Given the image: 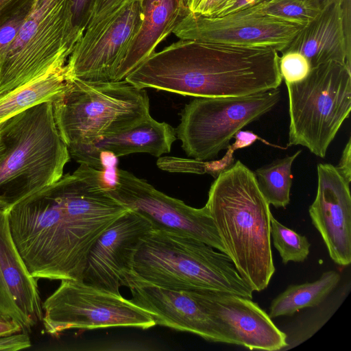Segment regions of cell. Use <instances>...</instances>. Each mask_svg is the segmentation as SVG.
Wrapping results in <instances>:
<instances>
[{
	"label": "cell",
	"mask_w": 351,
	"mask_h": 351,
	"mask_svg": "<svg viewBox=\"0 0 351 351\" xmlns=\"http://www.w3.org/2000/svg\"><path fill=\"white\" fill-rule=\"evenodd\" d=\"M108 188L102 170L82 163L6 207L13 240L34 278L82 280L95 241L130 210Z\"/></svg>",
	"instance_id": "cell-1"
},
{
	"label": "cell",
	"mask_w": 351,
	"mask_h": 351,
	"mask_svg": "<svg viewBox=\"0 0 351 351\" xmlns=\"http://www.w3.org/2000/svg\"><path fill=\"white\" fill-rule=\"evenodd\" d=\"M279 57L271 47L180 39L154 53L125 80L194 97L249 95L280 86Z\"/></svg>",
	"instance_id": "cell-2"
},
{
	"label": "cell",
	"mask_w": 351,
	"mask_h": 351,
	"mask_svg": "<svg viewBox=\"0 0 351 351\" xmlns=\"http://www.w3.org/2000/svg\"><path fill=\"white\" fill-rule=\"evenodd\" d=\"M205 206L240 276L253 291L265 289L275 272L272 215L255 173L239 160L222 169L210 187Z\"/></svg>",
	"instance_id": "cell-3"
},
{
	"label": "cell",
	"mask_w": 351,
	"mask_h": 351,
	"mask_svg": "<svg viewBox=\"0 0 351 351\" xmlns=\"http://www.w3.org/2000/svg\"><path fill=\"white\" fill-rule=\"evenodd\" d=\"M191 237L152 230L135 251L128 281L175 291H210L252 299L253 290L225 253Z\"/></svg>",
	"instance_id": "cell-4"
},
{
	"label": "cell",
	"mask_w": 351,
	"mask_h": 351,
	"mask_svg": "<svg viewBox=\"0 0 351 351\" xmlns=\"http://www.w3.org/2000/svg\"><path fill=\"white\" fill-rule=\"evenodd\" d=\"M70 156L51 101L6 120L0 125V207L59 180Z\"/></svg>",
	"instance_id": "cell-5"
},
{
	"label": "cell",
	"mask_w": 351,
	"mask_h": 351,
	"mask_svg": "<svg viewBox=\"0 0 351 351\" xmlns=\"http://www.w3.org/2000/svg\"><path fill=\"white\" fill-rule=\"evenodd\" d=\"M66 82L64 91L52 104L58 130L69 152L132 128L151 117L145 89L125 80Z\"/></svg>",
	"instance_id": "cell-6"
},
{
	"label": "cell",
	"mask_w": 351,
	"mask_h": 351,
	"mask_svg": "<svg viewBox=\"0 0 351 351\" xmlns=\"http://www.w3.org/2000/svg\"><path fill=\"white\" fill-rule=\"evenodd\" d=\"M289 97L288 146L300 145L326 156L351 110V65L328 61L311 67L301 82L286 84Z\"/></svg>",
	"instance_id": "cell-7"
},
{
	"label": "cell",
	"mask_w": 351,
	"mask_h": 351,
	"mask_svg": "<svg viewBox=\"0 0 351 351\" xmlns=\"http://www.w3.org/2000/svg\"><path fill=\"white\" fill-rule=\"evenodd\" d=\"M80 39L71 0H36L0 62V95L66 64Z\"/></svg>",
	"instance_id": "cell-8"
},
{
	"label": "cell",
	"mask_w": 351,
	"mask_h": 351,
	"mask_svg": "<svg viewBox=\"0 0 351 351\" xmlns=\"http://www.w3.org/2000/svg\"><path fill=\"white\" fill-rule=\"evenodd\" d=\"M280 99L278 88L239 97H195L180 113L176 136L190 158L213 159L230 147L239 131L270 111Z\"/></svg>",
	"instance_id": "cell-9"
},
{
	"label": "cell",
	"mask_w": 351,
	"mask_h": 351,
	"mask_svg": "<svg viewBox=\"0 0 351 351\" xmlns=\"http://www.w3.org/2000/svg\"><path fill=\"white\" fill-rule=\"evenodd\" d=\"M42 307L45 330L52 336L72 328L148 329L156 325L153 317L131 300L82 280H61Z\"/></svg>",
	"instance_id": "cell-10"
},
{
	"label": "cell",
	"mask_w": 351,
	"mask_h": 351,
	"mask_svg": "<svg viewBox=\"0 0 351 351\" xmlns=\"http://www.w3.org/2000/svg\"><path fill=\"white\" fill-rule=\"evenodd\" d=\"M108 190L116 199L145 218L153 230L191 237L226 254L206 206H190L123 169H117L114 183L108 185Z\"/></svg>",
	"instance_id": "cell-11"
},
{
	"label": "cell",
	"mask_w": 351,
	"mask_h": 351,
	"mask_svg": "<svg viewBox=\"0 0 351 351\" xmlns=\"http://www.w3.org/2000/svg\"><path fill=\"white\" fill-rule=\"evenodd\" d=\"M302 27L265 15L232 12L205 16L189 12L173 33L182 40L271 47L281 52Z\"/></svg>",
	"instance_id": "cell-12"
},
{
	"label": "cell",
	"mask_w": 351,
	"mask_h": 351,
	"mask_svg": "<svg viewBox=\"0 0 351 351\" xmlns=\"http://www.w3.org/2000/svg\"><path fill=\"white\" fill-rule=\"evenodd\" d=\"M142 17L141 0H128L97 34L77 43L65 64L66 80L114 81Z\"/></svg>",
	"instance_id": "cell-13"
},
{
	"label": "cell",
	"mask_w": 351,
	"mask_h": 351,
	"mask_svg": "<svg viewBox=\"0 0 351 351\" xmlns=\"http://www.w3.org/2000/svg\"><path fill=\"white\" fill-rule=\"evenodd\" d=\"M152 230L151 223L133 210L121 216L91 247L82 281L119 294L125 277L131 270L135 251Z\"/></svg>",
	"instance_id": "cell-14"
},
{
	"label": "cell",
	"mask_w": 351,
	"mask_h": 351,
	"mask_svg": "<svg viewBox=\"0 0 351 351\" xmlns=\"http://www.w3.org/2000/svg\"><path fill=\"white\" fill-rule=\"evenodd\" d=\"M189 292L220 325L231 344L268 351L281 350L288 345L286 334L251 299L217 291Z\"/></svg>",
	"instance_id": "cell-15"
},
{
	"label": "cell",
	"mask_w": 351,
	"mask_h": 351,
	"mask_svg": "<svg viewBox=\"0 0 351 351\" xmlns=\"http://www.w3.org/2000/svg\"><path fill=\"white\" fill-rule=\"evenodd\" d=\"M317 188L309 206L311 221L322 236L331 259L341 266L351 263L350 183L328 163L317 167Z\"/></svg>",
	"instance_id": "cell-16"
},
{
	"label": "cell",
	"mask_w": 351,
	"mask_h": 351,
	"mask_svg": "<svg viewBox=\"0 0 351 351\" xmlns=\"http://www.w3.org/2000/svg\"><path fill=\"white\" fill-rule=\"evenodd\" d=\"M124 286L131 291L130 300L146 310L156 325L191 332L209 341L230 344L223 328L189 291L134 281L126 282Z\"/></svg>",
	"instance_id": "cell-17"
},
{
	"label": "cell",
	"mask_w": 351,
	"mask_h": 351,
	"mask_svg": "<svg viewBox=\"0 0 351 351\" xmlns=\"http://www.w3.org/2000/svg\"><path fill=\"white\" fill-rule=\"evenodd\" d=\"M0 315L14 320L25 333L43 317L37 278L14 243L4 207H0Z\"/></svg>",
	"instance_id": "cell-18"
},
{
	"label": "cell",
	"mask_w": 351,
	"mask_h": 351,
	"mask_svg": "<svg viewBox=\"0 0 351 351\" xmlns=\"http://www.w3.org/2000/svg\"><path fill=\"white\" fill-rule=\"evenodd\" d=\"M176 140V131L171 125L152 117L138 125L102 137L92 143L69 152L80 164L101 169V154L110 153L120 157L133 153H147L156 157L169 153Z\"/></svg>",
	"instance_id": "cell-19"
},
{
	"label": "cell",
	"mask_w": 351,
	"mask_h": 351,
	"mask_svg": "<svg viewBox=\"0 0 351 351\" xmlns=\"http://www.w3.org/2000/svg\"><path fill=\"white\" fill-rule=\"evenodd\" d=\"M286 51L302 53L311 67L332 60L351 65V37L346 31L341 2L322 9L280 53Z\"/></svg>",
	"instance_id": "cell-20"
},
{
	"label": "cell",
	"mask_w": 351,
	"mask_h": 351,
	"mask_svg": "<svg viewBox=\"0 0 351 351\" xmlns=\"http://www.w3.org/2000/svg\"><path fill=\"white\" fill-rule=\"evenodd\" d=\"M142 22L114 81L125 78L155 53L190 12L184 0H141Z\"/></svg>",
	"instance_id": "cell-21"
},
{
	"label": "cell",
	"mask_w": 351,
	"mask_h": 351,
	"mask_svg": "<svg viewBox=\"0 0 351 351\" xmlns=\"http://www.w3.org/2000/svg\"><path fill=\"white\" fill-rule=\"evenodd\" d=\"M65 64L0 95V125L8 119L37 104L53 102L67 86Z\"/></svg>",
	"instance_id": "cell-22"
},
{
	"label": "cell",
	"mask_w": 351,
	"mask_h": 351,
	"mask_svg": "<svg viewBox=\"0 0 351 351\" xmlns=\"http://www.w3.org/2000/svg\"><path fill=\"white\" fill-rule=\"evenodd\" d=\"M340 278L338 272L327 271L313 282L289 286L272 300L269 316H291L301 309L318 306L337 286Z\"/></svg>",
	"instance_id": "cell-23"
},
{
	"label": "cell",
	"mask_w": 351,
	"mask_h": 351,
	"mask_svg": "<svg viewBox=\"0 0 351 351\" xmlns=\"http://www.w3.org/2000/svg\"><path fill=\"white\" fill-rule=\"evenodd\" d=\"M299 149L291 156L277 159L255 171L258 188L269 203L276 208H285L290 202L292 165L301 154Z\"/></svg>",
	"instance_id": "cell-24"
},
{
	"label": "cell",
	"mask_w": 351,
	"mask_h": 351,
	"mask_svg": "<svg viewBox=\"0 0 351 351\" xmlns=\"http://www.w3.org/2000/svg\"><path fill=\"white\" fill-rule=\"evenodd\" d=\"M321 10L315 0H260L234 12L265 15L305 26Z\"/></svg>",
	"instance_id": "cell-25"
},
{
	"label": "cell",
	"mask_w": 351,
	"mask_h": 351,
	"mask_svg": "<svg viewBox=\"0 0 351 351\" xmlns=\"http://www.w3.org/2000/svg\"><path fill=\"white\" fill-rule=\"evenodd\" d=\"M270 235L283 264L286 265L289 261L300 263L307 258L311 246L307 238L285 226L272 215Z\"/></svg>",
	"instance_id": "cell-26"
},
{
	"label": "cell",
	"mask_w": 351,
	"mask_h": 351,
	"mask_svg": "<svg viewBox=\"0 0 351 351\" xmlns=\"http://www.w3.org/2000/svg\"><path fill=\"white\" fill-rule=\"evenodd\" d=\"M128 0H97L90 22L78 42H85L97 34Z\"/></svg>",
	"instance_id": "cell-27"
},
{
	"label": "cell",
	"mask_w": 351,
	"mask_h": 351,
	"mask_svg": "<svg viewBox=\"0 0 351 351\" xmlns=\"http://www.w3.org/2000/svg\"><path fill=\"white\" fill-rule=\"evenodd\" d=\"M311 66L307 58L297 51H286L279 57V71L285 84H294L304 80Z\"/></svg>",
	"instance_id": "cell-28"
},
{
	"label": "cell",
	"mask_w": 351,
	"mask_h": 351,
	"mask_svg": "<svg viewBox=\"0 0 351 351\" xmlns=\"http://www.w3.org/2000/svg\"><path fill=\"white\" fill-rule=\"evenodd\" d=\"M159 168L169 171H180L196 174L209 172V163L193 158L160 157L157 161Z\"/></svg>",
	"instance_id": "cell-29"
},
{
	"label": "cell",
	"mask_w": 351,
	"mask_h": 351,
	"mask_svg": "<svg viewBox=\"0 0 351 351\" xmlns=\"http://www.w3.org/2000/svg\"><path fill=\"white\" fill-rule=\"evenodd\" d=\"M97 0H71L73 24L81 38L90 22Z\"/></svg>",
	"instance_id": "cell-30"
},
{
	"label": "cell",
	"mask_w": 351,
	"mask_h": 351,
	"mask_svg": "<svg viewBox=\"0 0 351 351\" xmlns=\"http://www.w3.org/2000/svg\"><path fill=\"white\" fill-rule=\"evenodd\" d=\"M36 0H0V26L22 11L32 7Z\"/></svg>",
	"instance_id": "cell-31"
},
{
	"label": "cell",
	"mask_w": 351,
	"mask_h": 351,
	"mask_svg": "<svg viewBox=\"0 0 351 351\" xmlns=\"http://www.w3.org/2000/svg\"><path fill=\"white\" fill-rule=\"evenodd\" d=\"M235 0H202L194 11L205 16H220L234 3Z\"/></svg>",
	"instance_id": "cell-32"
},
{
	"label": "cell",
	"mask_w": 351,
	"mask_h": 351,
	"mask_svg": "<svg viewBox=\"0 0 351 351\" xmlns=\"http://www.w3.org/2000/svg\"><path fill=\"white\" fill-rule=\"evenodd\" d=\"M27 333H14L0 337V350L16 351L31 347Z\"/></svg>",
	"instance_id": "cell-33"
},
{
	"label": "cell",
	"mask_w": 351,
	"mask_h": 351,
	"mask_svg": "<svg viewBox=\"0 0 351 351\" xmlns=\"http://www.w3.org/2000/svg\"><path fill=\"white\" fill-rule=\"evenodd\" d=\"M340 175L348 182H351V139L349 138L342 152L339 164L335 167Z\"/></svg>",
	"instance_id": "cell-34"
},
{
	"label": "cell",
	"mask_w": 351,
	"mask_h": 351,
	"mask_svg": "<svg viewBox=\"0 0 351 351\" xmlns=\"http://www.w3.org/2000/svg\"><path fill=\"white\" fill-rule=\"evenodd\" d=\"M234 138L236 139L233 145L234 149L250 146L259 138L258 136L251 132L241 130L239 131Z\"/></svg>",
	"instance_id": "cell-35"
},
{
	"label": "cell",
	"mask_w": 351,
	"mask_h": 351,
	"mask_svg": "<svg viewBox=\"0 0 351 351\" xmlns=\"http://www.w3.org/2000/svg\"><path fill=\"white\" fill-rule=\"evenodd\" d=\"M22 331L21 326L14 320L0 315V337Z\"/></svg>",
	"instance_id": "cell-36"
},
{
	"label": "cell",
	"mask_w": 351,
	"mask_h": 351,
	"mask_svg": "<svg viewBox=\"0 0 351 351\" xmlns=\"http://www.w3.org/2000/svg\"><path fill=\"white\" fill-rule=\"evenodd\" d=\"M186 5L191 12H194L202 0H184Z\"/></svg>",
	"instance_id": "cell-37"
},
{
	"label": "cell",
	"mask_w": 351,
	"mask_h": 351,
	"mask_svg": "<svg viewBox=\"0 0 351 351\" xmlns=\"http://www.w3.org/2000/svg\"><path fill=\"white\" fill-rule=\"evenodd\" d=\"M318 5H319L320 8L321 9H323L324 7H326V5L333 3V2H335V1H341L342 2L343 0H315Z\"/></svg>",
	"instance_id": "cell-38"
},
{
	"label": "cell",
	"mask_w": 351,
	"mask_h": 351,
	"mask_svg": "<svg viewBox=\"0 0 351 351\" xmlns=\"http://www.w3.org/2000/svg\"><path fill=\"white\" fill-rule=\"evenodd\" d=\"M260 0H238V3L242 7H246L256 3Z\"/></svg>",
	"instance_id": "cell-39"
}]
</instances>
